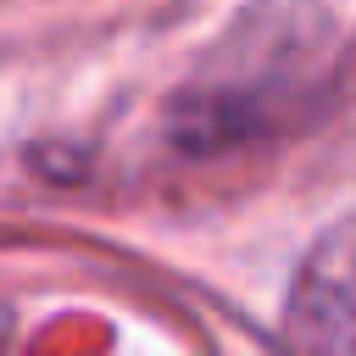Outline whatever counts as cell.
I'll return each instance as SVG.
<instances>
[{"label": "cell", "mask_w": 356, "mask_h": 356, "mask_svg": "<svg viewBox=\"0 0 356 356\" xmlns=\"http://www.w3.org/2000/svg\"><path fill=\"white\" fill-rule=\"evenodd\" d=\"M289 339L350 350L356 345V217L317 239L289 289Z\"/></svg>", "instance_id": "cell-2"}, {"label": "cell", "mask_w": 356, "mask_h": 356, "mask_svg": "<svg viewBox=\"0 0 356 356\" xmlns=\"http://www.w3.org/2000/svg\"><path fill=\"white\" fill-rule=\"evenodd\" d=\"M323 39H312V22L273 11H256L245 28L228 33V44L206 61V72L178 100V139L195 150H217L234 139L267 134L284 111L306 106V95L323 83L317 72Z\"/></svg>", "instance_id": "cell-1"}]
</instances>
